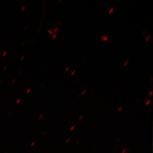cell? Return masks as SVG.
I'll use <instances>...</instances> for the list:
<instances>
[{"label":"cell","mask_w":153,"mask_h":153,"mask_svg":"<svg viewBox=\"0 0 153 153\" xmlns=\"http://www.w3.org/2000/svg\"><path fill=\"white\" fill-rule=\"evenodd\" d=\"M152 94H153V91H152V90H150V91H149L148 92L149 96H151V95H152Z\"/></svg>","instance_id":"8"},{"label":"cell","mask_w":153,"mask_h":153,"mask_svg":"<svg viewBox=\"0 0 153 153\" xmlns=\"http://www.w3.org/2000/svg\"><path fill=\"white\" fill-rule=\"evenodd\" d=\"M86 92V89H85V90H83L82 91V93H81V94L79 95V97H81V96L82 95V94H85Z\"/></svg>","instance_id":"5"},{"label":"cell","mask_w":153,"mask_h":153,"mask_svg":"<svg viewBox=\"0 0 153 153\" xmlns=\"http://www.w3.org/2000/svg\"><path fill=\"white\" fill-rule=\"evenodd\" d=\"M58 30H59V27H56L53 29V33H56L57 31H58Z\"/></svg>","instance_id":"7"},{"label":"cell","mask_w":153,"mask_h":153,"mask_svg":"<svg viewBox=\"0 0 153 153\" xmlns=\"http://www.w3.org/2000/svg\"><path fill=\"white\" fill-rule=\"evenodd\" d=\"M56 36H57V33H53V36H52V39H55Z\"/></svg>","instance_id":"10"},{"label":"cell","mask_w":153,"mask_h":153,"mask_svg":"<svg viewBox=\"0 0 153 153\" xmlns=\"http://www.w3.org/2000/svg\"><path fill=\"white\" fill-rule=\"evenodd\" d=\"M151 102V99H149L146 100V105H148V104H150Z\"/></svg>","instance_id":"6"},{"label":"cell","mask_w":153,"mask_h":153,"mask_svg":"<svg viewBox=\"0 0 153 153\" xmlns=\"http://www.w3.org/2000/svg\"><path fill=\"white\" fill-rule=\"evenodd\" d=\"M153 80V76H151V81Z\"/></svg>","instance_id":"15"},{"label":"cell","mask_w":153,"mask_h":153,"mask_svg":"<svg viewBox=\"0 0 153 153\" xmlns=\"http://www.w3.org/2000/svg\"><path fill=\"white\" fill-rule=\"evenodd\" d=\"M61 1V0H59V1H58V3H59V2H60Z\"/></svg>","instance_id":"16"},{"label":"cell","mask_w":153,"mask_h":153,"mask_svg":"<svg viewBox=\"0 0 153 153\" xmlns=\"http://www.w3.org/2000/svg\"><path fill=\"white\" fill-rule=\"evenodd\" d=\"M75 72H76V70H74L73 71H71V75H73L75 73Z\"/></svg>","instance_id":"12"},{"label":"cell","mask_w":153,"mask_h":153,"mask_svg":"<svg viewBox=\"0 0 153 153\" xmlns=\"http://www.w3.org/2000/svg\"><path fill=\"white\" fill-rule=\"evenodd\" d=\"M122 106H121V107H120L119 108H118V111H120L121 109H122Z\"/></svg>","instance_id":"13"},{"label":"cell","mask_w":153,"mask_h":153,"mask_svg":"<svg viewBox=\"0 0 153 153\" xmlns=\"http://www.w3.org/2000/svg\"><path fill=\"white\" fill-rule=\"evenodd\" d=\"M69 68H70V67L69 66H67L66 68H65V71H67L69 69Z\"/></svg>","instance_id":"11"},{"label":"cell","mask_w":153,"mask_h":153,"mask_svg":"<svg viewBox=\"0 0 153 153\" xmlns=\"http://www.w3.org/2000/svg\"><path fill=\"white\" fill-rule=\"evenodd\" d=\"M145 31H146V30H144V31H143V32H142V33H145Z\"/></svg>","instance_id":"14"},{"label":"cell","mask_w":153,"mask_h":153,"mask_svg":"<svg viewBox=\"0 0 153 153\" xmlns=\"http://www.w3.org/2000/svg\"><path fill=\"white\" fill-rule=\"evenodd\" d=\"M114 7H111V8L109 9V11H108V13L110 14V13H113V12H114Z\"/></svg>","instance_id":"4"},{"label":"cell","mask_w":153,"mask_h":153,"mask_svg":"<svg viewBox=\"0 0 153 153\" xmlns=\"http://www.w3.org/2000/svg\"><path fill=\"white\" fill-rule=\"evenodd\" d=\"M100 40H102V41H105V40H108V36H106V35H103V36H102V37H101V38H100Z\"/></svg>","instance_id":"1"},{"label":"cell","mask_w":153,"mask_h":153,"mask_svg":"<svg viewBox=\"0 0 153 153\" xmlns=\"http://www.w3.org/2000/svg\"><path fill=\"white\" fill-rule=\"evenodd\" d=\"M150 35H147L146 37H145V40L146 42H149L150 41Z\"/></svg>","instance_id":"2"},{"label":"cell","mask_w":153,"mask_h":153,"mask_svg":"<svg viewBox=\"0 0 153 153\" xmlns=\"http://www.w3.org/2000/svg\"><path fill=\"white\" fill-rule=\"evenodd\" d=\"M128 63H129V60H126L125 61H124V64H123V65H127L128 64Z\"/></svg>","instance_id":"3"},{"label":"cell","mask_w":153,"mask_h":153,"mask_svg":"<svg viewBox=\"0 0 153 153\" xmlns=\"http://www.w3.org/2000/svg\"><path fill=\"white\" fill-rule=\"evenodd\" d=\"M47 31L49 33H51V34H53V31H52V30H47Z\"/></svg>","instance_id":"9"}]
</instances>
